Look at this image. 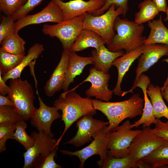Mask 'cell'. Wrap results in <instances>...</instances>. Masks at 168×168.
<instances>
[{
    "label": "cell",
    "instance_id": "obj_6",
    "mask_svg": "<svg viewBox=\"0 0 168 168\" xmlns=\"http://www.w3.org/2000/svg\"><path fill=\"white\" fill-rule=\"evenodd\" d=\"M84 13L72 19L54 25L45 24L42 31L45 35L57 38L63 50H70L77 37L83 29Z\"/></svg>",
    "mask_w": 168,
    "mask_h": 168
},
{
    "label": "cell",
    "instance_id": "obj_18",
    "mask_svg": "<svg viewBox=\"0 0 168 168\" xmlns=\"http://www.w3.org/2000/svg\"><path fill=\"white\" fill-rule=\"evenodd\" d=\"M150 82L149 77L143 74L141 75L138 81L136 87L140 88L143 91L144 105L141 118L132 124V128H138L142 125L143 128H144L150 126L152 124H155L157 122V119L154 115L152 104L147 92V88Z\"/></svg>",
    "mask_w": 168,
    "mask_h": 168
},
{
    "label": "cell",
    "instance_id": "obj_23",
    "mask_svg": "<svg viewBox=\"0 0 168 168\" xmlns=\"http://www.w3.org/2000/svg\"><path fill=\"white\" fill-rule=\"evenodd\" d=\"M44 50L43 44L38 43L34 44L29 49L27 54L16 68L2 76L3 80L6 82L8 80L21 77V73L25 67L29 65L33 60L37 59Z\"/></svg>",
    "mask_w": 168,
    "mask_h": 168
},
{
    "label": "cell",
    "instance_id": "obj_35",
    "mask_svg": "<svg viewBox=\"0 0 168 168\" xmlns=\"http://www.w3.org/2000/svg\"><path fill=\"white\" fill-rule=\"evenodd\" d=\"M22 119L14 107L0 106V124L16 122Z\"/></svg>",
    "mask_w": 168,
    "mask_h": 168
},
{
    "label": "cell",
    "instance_id": "obj_5",
    "mask_svg": "<svg viewBox=\"0 0 168 168\" xmlns=\"http://www.w3.org/2000/svg\"><path fill=\"white\" fill-rule=\"evenodd\" d=\"M126 15L121 7L116 8L113 4L105 13L95 16L88 12L84 13L83 29L91 30L99 35L107 45L111 42L115 34L114 26L116 18L120 15Z\"/></svg>",
    "mask_w": 168,
    "mask_h": 168
},
{
    "label": "cell",
    "instance_id": "obj_9",
    "mask_svg": "<svg viewBox=\"0 0 168 168\" xmlns=\"http://www.w3.org/2000/svg\"><path fill=\"white\" fill-rule=\"evenodd\" d=\"M92 116L85 115L77 121V130L75 135L64 144H71L76 147L82 146L92 140L108 125V121L94 119Z\"/></svg>",
    "mask_w": 168,
    "mask_h": 168
},
{
    "label": "cell",
    "instance_id": "obj_37",
    "mask_svg": "<svg viewBox=\"0 0 168 168\" xmlns=\"http://www.w3.org/2000/svg\"><path fill=\"white\" fill-rule=\"evenodd\" d=\"M129 0H104L105 2L103 6L99 9L90 12L95 16L101 15L106 11L111 5L114 4L116 8L121 7L124 10L126 14L129 8L128 3Z\"/></svg>",
    "mask_w": 168,
    "mask_h": 168
},
{
    "label": "cell",
    "instance_id": "obj_44",
    "mask_svg": "<svg viewBox=\"0 0 168 168\" xmlns=\"http://www.w3.org/2000/svg\"><path fill=\"white\" fill-rule=\"evenodd\" d=\"M135 168H151V166L147 163L145 162L142 160H140L136 162Z\"/></svg>",
    "mask_w": 168,
    "mask_h": 168
},
{
    "label": "cell",
    "instance_id": "obj_38",
    "mask_svg": "<svg viewBox=\"0 0 168 168\" xmlns=\"http://www.w3.org/2000/svg\"><path fill=\"white\" fill-rule=\"evenodd\" d=\"M43 0H27L25 4L11 16L15 21L28 15Z\"/></svg>",
    "mask_w": 168,
    "mask_h": 168
},
{
    "label": "cell",
    "instance_id": "obj_39",
    "mask_svg": "<svg viewBox=\"0 0 168 168\" xmlns=\"http://www.w3.org/2000/svg\"><path fill=\"white\" fill-rule=\"evenodd\" d=\"M157 119L155 128L152 129V132L160 138L168 141V120L164 122L160 119Z\"/></svg>",
    "mask_w": 168,
    "mask_h": 168
},
{
    "label": "cell",
    "instance_id": "obj_28",
    "mask_svg": "<svg viewBox=\"0 0 168 168\" xmlns=\"http://www.w3.org/2000/svg\"><path fill=\"white\" fill-rule=\"evenodd\" d=\"M138 11L134 15V21L139 24L154 20L159 12L151 0H144L138 4Z\"/></svg>",
    "mask_w": 168,
    "mask_h": 168
},
{
    "label": "cell",
    "instance_id": "obj_30",
    "mask_svg": "<svg viewBox=\"0 0 168 168\" xmlns=\"http://www.w3.org/2000/svg\"><path fill=\"white\" fill-rule=\"evenodd\" d=\"M25 55H16L0 51V73L2 76L14 69Z\"/></svg>",
    "mask_w": 168,
    "mask_h": 168
},
{
    "label": "cell",
    "instance_id": "obj_41",
    "mask_svg": "<svg viewBox=\"0 0 168 168\" xmlns=\"http://www.w3.org/2000/svg\"><path fill=\"white\" fill-rule=\"evenodd\" d=\"M6 82L3 79L1 74L0 73V94L5 96L8 94L9 86L6 84Z\"/></svg>",
    "mask_w": 168,
    "mask_h": 168
},
{
    "label": "cell",
    "instance_id": "obj_19",
    "mask_svg": "<svg viewBox=\"0 0 168 168\" xmlns=\"http://www.w3.org/2000/svg\"><path fill=\"white\" fill-rule=\"evenodd\" d=\"M144 46V44L133 51L125 53L113 62L112 65L116 68L118 73L117 83L112 90L114 95L121 96L123 91L121 85L123 78L133 63L142 54Z\"/></svg>",
    "mask_w": 168,
    "mask_h": 168
},
{
    "label": "cell",
    "instance_id": "obj_1",
    "mask_svg": "<svg viewBox=\"0 0 168 168\" xmlns=\"http://www.w3.org/2000/svg\"><path fill=\"white\" fill-rule=\"evenodd\" d=\"M53 106L61 111V120L64 124V130L57 140L56 146L59 145L65 133L73 123L83 116H93L96 113L92 99L82 97L74 89L61 93L54 101Z\"/></svg>",
    "mask_w": 168,
    "mask_h": 168
},
{
    "label": "cell",
    "instance_id": "obj_46",
    "mask_svg": "<svg viewBox=\"0 0 168 168\" xmlns=\"http://www.w3.org/2000/svg\"><path fill=\"white\" fill-rule=\"evenodd\" d=\"M163 86H168V78L166 79V81L164 82Z\"/></svg>",
    "mask_w": 168,
    "mask_h": 168
},
{
    "label": "cell",
    "instance_id": "obj_7",
    "mask_svg": "<svg viewBox=\"0 0 168 168\" xmlns=\"http://www.w3.org/2000/svg\"><path fill=\"white\" fill-rule=\"evenodd\" d=\"M130 121L127 120L116 129L108 133L106 139L107 155L116 157L128 156V149L134 138L141 130H133Z\"/></svg>",
    "mask_w": 168,
    "mask_h": 168
},
{
    "label": "cell",
    "instance_id": "obj_32",
    "mask_svg": "<svg viewBox=\"0 0 168 168\" xmlns=\"http://www.w3.org/2000/svg\"><path fill=\"white\" fill-rule=\"evenodd\" d=\"M58 146H56L49 153L40 155L34 161L32 167L35 168H61L62 167L57 163L54 158L57 156V152Z\"/></svg>",
    "mask_w": 168,
    "mask_h": 168
},
{
    "label": "cell",
    "instance_id": "obj_48",
    "mask_svg": "<svg viewBox=\"0 0 168 168\" xmlns=\"http://www.w3.org/2000/svg\"><path fill=\"white\" fill-rule=\"evenodd\" d=\"M61 0L62 1H64V0Z\"/></svg>",
    "mask_w": 168,
    "mask_h": 168
},
{
    "label": "cell",
    "instance_id": "obj_42",
    "mask_svg": "<svg viewBox=\"0 0 168 168\" xmlns=\"http://www.w3.org/2000/svg\"><path fill=\"white\" fill-rule=\"evenodd\" d=\"M9 106L14 107L13 102L8 97L0 95V106Z\"/></svg>",
    "mask_w": 168,
    "mask_h": 168
},
{
    "label": "cell",
    "instance_id": "obj_24",
    "mask_svg": "<svg viewBox=\"0 0 168 168\" xmlns=\"http://www.w3.org/2000/svg\"><path fill=\"white\" fill-rule=\"evenodd\" d=\"M148 26L150 32L144 44H161L168 45V29L163 23L161 15L157 20L148 22Z\"/></svg>",
    "mask_w": 168,
    "mask_h": 168
},
{
    "label": "cell",
    "instance_id": "obj_36",
    "mask_svg": "<svg viewBox=\"0 0 168 168\" xmlns=\"http://www.w3.org/2000/svg\"><path fill=\"white\" fill-rule=\"evenodd\" d=\"M15 21L11 16L4 15L0 23V43L6 37L15 32Z\"/></svg>",
    "mask_w": 168,
    "mask_h": 168
},
{
    "label": "cell",
    "instance_id": "obj_15",
    "mask_svg": "<svg viewBox=\"0 0 168 168\" xmlns=\"http://www.w3.org/2000/svg\"><path fill=\"white\" fill-rule=\"evenodd\" d=\"M34 138L32 146L23 153V168H31L35 160L40 155L47 154L56 146L57 140L53 136L42 131L32 132L30 135Z\"/></svg>",
    "mask_w": 168,
    "mask_h": 168
},
{
    "label": "cell",
    "instance_id": "obj_12",
    "mask_svg": "<svg viewBox=\"0 0 168 168\" xmlns=\"http://www.w3.org/2000/svg\"><path fill=\"white\" fill-rule=\"evenodd\" d=\"M110 75L108 73L98 71L94 68L89 70V73L83 81L91 83L90 87L85 91L87 97H94L96 99L104 101H109L113 92L108 87Z\"/></svg>",
    "mask_w": 168,
    "mask_h": 168
},
{
    "label": "cell",
    "instance_id": "obj_17",
    "mask_svg": "<svg viewBox=\"0 0 168 168\" xmlns=\"http://www.w3.org/2000/svg\"><path fill=\"white\" fill-rule=\"evenodd\" d=\"M70 50H63L60 60L44 87L45 94L52 97L62 89L65 81Z\"/></svg>",
    "mask_w": 168,
    "mask_h": 168
},
{
    "label": "cell",
    "instance_id": "obj_25",
    "mask_svg": "<svg viewBox=\"0 0 168 168\" xmlns=\"http://www.w3.org/2000/svg\"><path fill=\"white\" fill-rule=\"evenodd\" d=\"M161 89L159 86L150 83L147 92L151 99L155 117L158 119L164 117L168 120V107L163 100Z\"/></svg>",
    "mask_w": 168,
    "mask_h": 168
},
{
    "label": "cell",
    "instance_id": "obj_13",
    "mask_svg": "<svg viewBox=\"0 0 168 168\" xmlns=\"http://www.w3.org/2000/svg\"><path fill=\"white\" fill-rule=\"evenodd\" d=\"M36 89L39 107L35 110L30 119V124L38 131L54 136L51 130L52 124L55 120L60 118L61 115L55 107L48 106L44 103L39 95L37 88Z\"/></svg>",
    "mask_w": 168,
    "mask_h": 168
},
{
    "label": "cell",
    "instance_id": "obj_22",
    "mask_svg": "<svg viewBox=\"0 0 168 168\" xmlns=\"http://www.w3.org/2000/svg\"><path fill=\"white\" fill-rule=\"evenodd\" d=\"M105 44V41L98 34L91 30L83 29L76 38L70 51L76 52L90 47L97 49Z\"/></svg>",
    "mask_w": 168,
    "mask_h": 168
},
{
    "label": "cell",
    "instance_id": "obj_34",
    "mask_svg": "<svg viewBox=\"0 0 168 168\" xmlns=\"http://www.w3.org/2000/svg\"><path fill=\"white\" fill-rule=\"evenodd\" d=\"M27 0H0V10L4 15L12 16L22 7Z\"/></svg>",
    "mask_w": 168,
    "mask_h": 168
},
{
    "label": "cell",
    "instance_id": "obj_8",
    "mask_svg": "<svg viewBox=\"0 0 168 168\" xmlns=\"http://www.w3.org/2000/svg\"><path fill=\"white\" fill-rule=\"evenodd\" d=\"M150 126L143 128L133 139L128 149V156L136 162L147 156L165 140L152 132Z\"/></svg>",
    "mask_w": 168,
    "mask_h": 168
},
{
    "label": "cell",
    "instance_id": "obj_20",
    "mask_svg": "<svg viewBox=\"0 0 168 168\" xmlns=\"http://www.w3.org/2000/svg\"><path fill=\"white\" fill-rule=\"evenodd\" d=\"M92 63L91 56H81L77 55L76 52L70 51L65 78L62 88L64 92L68 91L70 84L74 82L76 77L82 73L85 67L88 65L92 64Z\"/></svg>",
    "mask_w": 168,
    "mask_h": 168
},
{
    "label": "cell",
    "instance_id": "obj_14",
    "mask_svg": "<svg viewBox=\"0 0 168 168\" xmlns=\"http://www.w3.org/2000/svg\"><path fill=\"white\" fill-rule=\"evenodd\" d=\"M107 126L93 138L90 144L83 148L74 152L61 150L60 152L63 155L77 157L80 161L79 167L81 168L84 167L85 161L93 155H99L100 161L104 160L107 155L106 148L107 137L108 133L106 130Z\"/></svg>",
    "mask_w": 168,
    "mask_h": 168
},
{
    "label": "cell",
    "instance_id": "obj_40",
    "mask_svg": "<svg viewBox=\"0 0 168 168\" xmlns=\"http://www.w3.org/2000/svg\"><path fill=\"white\" fill-rule=\"evenodd\" d=\"M155 5L159 12H166L167 7L166 0H151Z\"/></svg>",
    "mask_w": 168,
    "mask_h": 168
},
{
    "label": "cell",
    "instance_id": "obj_11",
    "mask_svg": "<svg viewBox=\"0 0 168 168\" xmlns=\"http://www.w3.org/2000/svg\"><path fill=\"white\" fill-rule=\"evenodd\" d=\"M62 11L54 1L51 0L40 11L32 15H27L15 21V31L18 32L28 26L48 22L58 23L63 21Z\"/></svg>",
    "mask_w": 168,
    "mask_h": 168
},
{
    "label": "cell",
    "instance_id": "obj_10",
    "mask_svg": "<svg viewBox=\"0 0 168 168\" xmlns=\"http://www.w3.org/2000/svg\"><path fill=\"white\" fill-rule=\"evenodd\" d=\"M168 55V45L161 44H152L145 45L143 52L138 60L136 70V75L133 86L127 91H123L121 96L129 93H133L136 88L138 79L143 72L156 63L164 56Z\"/></svg>",
    "mask_w": 168,
    "mask_h": 168
},
{
    "label": "cell",
    "instance_id": "obj_49",
    "mask_svg": "<svg viewBox=\"0 0 168 168\" xmlns=\"http://www.w3.org/2000/svg\"></svg>",
    "mask_w": 168,
    "mask_h": 168
},
{
    "label": "cell",
    "instance_id": "obj_33",
    "mask_svg": "<svg viewBox=\"0 0 168 168\" xmlns=\"http://www.w3.org/2000/svg\"><path fill=\"white\" fill-rule=\"evenodd\" d=\"M16 122L0 124V152L6 149V142L8 139H13Z\"/></svg>",
    "mask_w": 168,
    "mask_h": 168
},
{
    "label": "cell",
    "instance_id": "obj_3",
    "mask_svg": "<svg viewBox=\"0 0 168 168\" xmlns=\"http://www.w3.org/2000/svg\"><path fill=\"white\" fill-rule=\"evenodd\" d=\"M114 29L117 33L111 43L107 45L110 51L124 50L126 53L144 44L146 38L143 35L145 29L143 24L118 16L115 19Z\"/></svg>",
    "mask_w": 168,
    "mask_h": 168
},
{
    "label": "cell",
    "instance_id": "obj_43",
    "mask_svg": "<svg viewBox=\"0 0 168 168\" xmlns=\"http://www.w3.org/2000/svg\"><path fill=\"white\" fill-rule=\"evenodd\" d=\"M161 89L162 96L168 104V86H163Z\"/></svg>",
    "mask_w": 168,
    "mask_h": 168
},
{
    "label": "cell",
    "instance_id": "obj_21",
    "mask_svg": "<svg viewBox=\"0 0 168 168\" xmlns=\"http://www.w3.org/2000/svg\"><path fill=\"white\" fill-rule=\"evenodd\" d=\"M124 54V50L116 52L110 51L103 45L98 49H94L91 51L92 64L96 69L108 73L114 61Z\"/></svg>",
    "mask_w": 168,
    "mask_h": 168
},
{
    "label": "cell",
    "instance_id": "obj_4",
    "mask_svg": "<svg viewBox=\"0 0 168 168\" xmlns=\"http://www.w3.org/2000/svg\"><path fill=\"white\" fill-rule=\"evenodd\" d=\"M7 96L23 119H30L36 108L34 105L35 93L31 84L21 77L10 79Z\"/></svg>",
    "mask_w": 168,
    "mask_h": 168
},
{
    "label": "cell",
    "instance_id": "obj_47",
    "mask_svg": "<svg viewBox=\"0 0 168 168\" xmlns=\"http://www.w3.org/2000/svg\"><path fill=\"white\" fill-rule=\"evenodd\" d=\"M162 61L166 62L168 63V58L163 59V60H162ZM167 78H168V76L166 79H167Z\"/></svg>",
    "mask_w": 168,
    "mask_h": 168
},
{
    "label": "cell",
    "instance_id": "obj_27",
    "mask_svg": "<svg viewBox=\"0 0 168 168\" xmlns=\"http://www.w3.org/2000/svg\"><path fill=\"white\" fill-rule=\"evenodd\" d=\"M141 160L152 168H160L168 165V141L164 142Z\"/></svg>",
    "mask_w": 168,
    "mask_h": 168
},
{
    "label": "cell",
    "instance_id": "obj_29",
    "mask_svg": "<svg viewBox=\"0 0 168 168\" xmlns=\"http://www.w3.org/2000/svg\"><path fill=\"white\" fill-rule=\"evenodd\" d=\"M99 167L102 168H135V164L128 156L122 157H116L107 155L102 161L97 162Z\"/></svg>",
    "mask_w": 168,
    "mask_h": 168
},
{
    "label": "cell",
    "instance_id": "obj_31",
    "mask_svg": "<svg viewBox=\"0 0 168 168\" xmlns=\"http://www.w3.org/2000/svg\"><path fill=\"white\" fill-rule=\"evenodd\" d=\"M25 121L22 119L16 122V129L13 135V139L15 140L20 143L26 150H27L32 146L34 140L26 131L27 124Z\"/></svg>",
    "mask_w": 168,
    "mask_h": 168
},
{
    "label": "cell",
    "instance_id": "obj_2",
    "mask_svg": "<svg viewBox=\"0 0 168 168\" xmlns=\"http://www.w3.org/2000/svg\"><path fill=\"white\" fill-rule=\"evenodd\" d=\"M144 99L139 94H133L124 101L110 102L92 100L94 109L101 112L107 117L109 123L107 131L115 130L119 124L127 118L132 119L142 115L144 105Z\"/></svg>",
    "mask_w": 168,
    "mask_h": 168
},
{
    "label": "cell",
    "instance_id": "obj_26",
    "mask_svg": "<svg viewBox=\"0 0 168 168\" xmlns=\"http://www.w3.org/2000/svg\"><path fill=\"white\" fill-rule=\"evenodd\" d=\"M16 31L5 38L0 43V51L16 55H25V41Z\"/></svg>",
    "mask_w": 168,
    "mask_h": 168
},
{
    "label": "cell",
    "instance_id": "obj_16",
    "mask_svg": "<svg viewBox=\"0 0 168 168\" xmlns=\"http://www.w3.org/2000/svg\"><path fill=\"white\" fill-rule=\"evenodd\" d=\"M54 1L61 9L63 21L74 18L86 12L96 10L101 7L104 0H71L64 2L61 0H50Z\"/></svg>",
    "mask_w": 168,
    "mask_h": 168
},
{
    "label": "cell",
    "instance_id": "obj_45",
    "mask_svg": "<svg viewBox=\"0 0 168 168\" xmlns=\"http://www.w3.org/2000/svg\"><path fill=\"white\" fill-rule=\"evenodd\" d=\"M165 13L166 14V16L164 19V20L165 21L168 22V6L167 7Z\"/></svg>",
    "mask_w": 168,
    "mask_h": 168
}]
</instances>
